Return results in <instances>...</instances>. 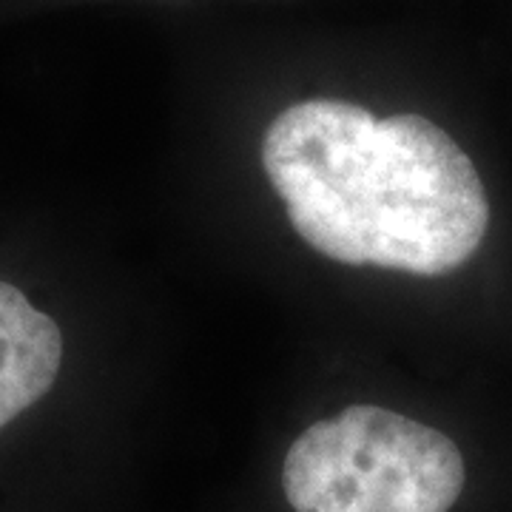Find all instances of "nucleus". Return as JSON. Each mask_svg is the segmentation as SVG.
I'll return each mask as SVG.
<instances>
[{
    "instance_id": "3",
    "label": "nucleus",
    "mask_w": 512,
    "mask_h": 512,
    "mask_svg": "<svg viewBox=\"0 0 512 512\" xmlns=\"http://www.w3.org/2000/svg\"><path fill=\"white\" fill-rule=\"evenodd\" d=\"M63 333L49 313L0 282V427L37 404L57 382Z\"/></svg>"
},
{
    "instance_id": "2",
    "label": "nucleus",
    "mask_w": 512,
    "mask_h": 512,
    "mask_svg": "<svg viewBox=\"0 0 512 512\" xmlns=\"http://www.w3.org/2000/svg\"><path fill=\"white\" fill-rule=\"evenodd\" d=\"M464 484L456 441L373 404L311 424L282 464L293 512H450Z\"/></svg>"
},
{
    "instance_id": "1",
    "label": "nucleus",
    "mask_w": 512,
    "mask_h": 512,
    "mask_svg": "<svg viewBox=\"0 0 512 512\" xmlns=\"http://www.w3.org/2000/svg\"><path fill=\"white\" fill-rule=\"evenodd\" d=\"M262 165L293 231L342 265L450 276L484 248L493 202L473 157L421 114L376 120L305 100L262 137Z\"/></svg>"
}]
</instances>
